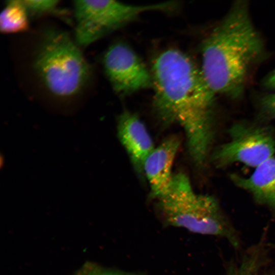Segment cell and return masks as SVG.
<instances>
[{
    "label": "cell",
    "instance_id": "6da1fadb",
    "mask_svg": "<svg viewBox=\"0 0 275 275\" xmlns=\"http://www.w3.org/2000/svg\"><path fill=\"white\" fill-rule=\"evenodd\" d=\"M152 77L156 114L163 123H178L183 127L193 159L203 163L212 140L211 107L214 94L201 70L186 54L172 48L155 59Z\"/></svg>",
    "mask_w": 275,
    "mask_h": 275
},
{
    "label": "cell",
    "instance_id": "7a4b0ae2",
    "mask_svg": "<svg viewBox=\"0 0 275 275\" xmlns=\"http://www.w3.org/2000/svg\"><path fill=\"white\" fill-rule=\"evenodd\" d=\"M262 49L248 4L244 1L236 2L202 44L201 70L211 91L238 95L250 65Z\"/></svg>",
    "mask_w": 275,
    "mask_h": 275
},
{
    "label": "cell",
    "instance_id": "3957f363",
    "mask_svg": "<svg viewBox=\"0 0 275 275\" xmlns=\"http://www.w3.org/2000/svg\"><path fill=\"white\" fill-rule=\"evenodd\" d=\"M80 47L64 31L48 29L43 33L33 67L42 84L53 95L73 97L89 81L91 69Z\"/></svg>",
    "mask_w": 275,
    "mask_h": 275
},
{
    "label": "cell",
    "instance_id": "277c9868",
    "mask_svg": "<svg viewBox=\"0 0 275 275\" xmlns=\"http://www.w3.org/2000/svg\"><path fill=\"white\" fill-rule=\"evenodd\" d=\"M159 200V207L166 222L194 233L224 236L236 245L237 240L230 225L211 196L198 194L188 177L173 175L167 191Z\"/></svg>",
    "mask_w": 275,
    "mask_h": 275
},
{
    "label": "cell",
    "instance_id": "5b68a950",
    "mask_svg": "<svg viewBox=\"0 0 275 275\" xmlns=\"http://www.w3.org/2000/svg\"><path fill=\"white\" fill-rule=\"evenodd\" d=\"M151 10L150 5H131L115 1H75L74 40L80 47L88 46Z\"/></svg>",
    "mask_w": 275,
    "mask_h": 275
},
{
    "label": "cell",
    "instance_id": "8992f818",
    "mask_svg": "<svg viewBox=\"0 0 275 275\" xmlns=\"http://www.w3.org/2000/svg\"><path fill=\"white\" fill-rule=\"evenodd\" d=\"M231 139L215 151L213 158L219 166L240 162L255 168L273 156L275 142L265 130L233 126L230 130Z\"/></svg>",
    "mask_w": 275,
    "mask_h": 275
},
{
    "label": "cell",
    "instance_id": "52a82bcc",
    "mask_svg": "<svg viewBox=\"0 0 275 275\" xmlns=\"http://www.w3.org/2000/svg\"><path fill=\"white\" fill-rule=\"evenodd\" d=\"M105 73L114 91L121 95L152 86V77L142 60L128 45L116 43L103 59Z\"/></svg>",
    "mask_w": 275,
    "mask_h": 275
},
{
    "label": "cell",
    "instance_id": "ba28073f",
    "mask_svg": "<svg viewBox=\"0 0 275 275\" xmlns=\"http://www.w3.org/2000/svg\"><path fill=\"white\" fill-rule=\"evenodd\" d=\"M179 139L172 136L155 148L146 158L143 168L151 188L157 199L168 190L172 180V168L180 145Z\"/></svg>",
    "mask_w": 275,
    "mask_h": 275
},
{
    "label": "cell",
    "instance_id": "9c48e42d",
    "mask_svg": "<svg viewBox=\"0 0 275 275\" xmlns=\"http://www.w3.org/2000/svg\"><path fill=\"white\" fill-rule=\"evenodd\" d=\"M117 128L119 139L133 166L142 173L146 158L155 148L145 126L136 115L125 111L119 117Z\"/></svg>",
    "mask_w": 275,
    "mask_h": 275
},
{
    "label": "cell",
    "instance_id": "30bf717a",
    "mask_svg": "<svg viewBox=\"0 0 275 275\" xmlns=\"http://www.w3.org/2000/svg\"><path fill=\"white\" fill-rule=\"evenodd\" d=\"M231 179L237 186L250 192L257 201L275 209V157L256 167L249 177L232 175Z\"/></svg>",
    "mask_w": 275,
    "mask_h": 275
},
{
    "label": "cell",
    "instance_id": "8fae6325",
    "mask_svg": "<svg viewBox=\"0 0 275 275\" xmlns=\"http://www.w3.org/2000/svg\"><path fill=\"white\" fill-rule=\"evenodd\" d=\"M29 15L21 0L8 1L0 15V29L5 34L23 32L29 25Z\"/></svg>",
    "mask_w": 275,
    "mask_h": 275
},
{
    "label": "cell",
    "instance_id": "7c38bea8",
    "mask_svg": "<svg viewBox=\"0 0 275 275\" xmlns=\"http://www.w3.org/2000/svg\"><path fill=\"white\" fill-rule=\"evenodd\" d=\"M29 16H41L57 12L59 1L56 0H21Z\"/></svg>",
    "mask_w": 275,
    "mask_h": 275
},
{
    "label": "cell",
    "instance_id": "4fadbf2b",
    "mask_svg": "<svg viewBox=\"0 0 275 275\" xmlns=\"http://www.w3.org/2000/svg\"><path fill=\"white\" fill-rule=\"evenodd\" d=\"M75 275H120L102 269L94 263L87 262L75 273Z\"/></svg>",
    "mask_w": 275,
    "mask_h": 275
},
{
    "label": "cell",
    "instance_id": "5bb4252c",
    "mask_svg": "<svg viewBox=\"0 0 275 275\" xmlns=\"http://www.w3.org/2000/svg\"><path fill=\"white\" fill-rule=\"evenodd\" d=\"M262 105L266 112L275 116V93L266 96L262 100Z\"/></svg>",
    "mask_w": 275,
    "mask_h": 275
},
{
    "label": "cell",
    "instance_id": "9a60e30c",
    "mask_svg": "<svg viewBox=\"0 0 275 275\" xmlns=\"http://www.w3.org/2000/svg\"><path fill=\"white\" fill-rule=\"evenodd\" d=\"M266 84L269 88L275 89V70L267 78Z\"/></svg>",
    "mask_w": 275,
    "mask_h": 275
}]
</instances>
